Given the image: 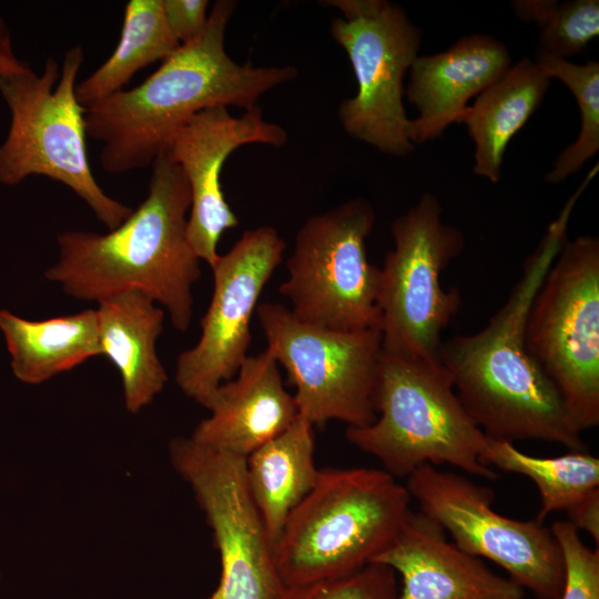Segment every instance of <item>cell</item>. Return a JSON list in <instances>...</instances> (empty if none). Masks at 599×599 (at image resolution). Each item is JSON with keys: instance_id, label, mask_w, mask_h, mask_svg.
I'll return each mask as SVG.
<instances>
[{"instance_id": "obj_1", "label": "cell", "mask_w": 599, "mask_h": 599, "mask_svg": "<svg viewBox=\"0 0 599 599\" xmlns=\"http://www.w3.org/2000/svg\"><path fill=\"white\" fill-rule=\"evenodd\" d=\"M581 194L578 189L548 226L504 305L479 332L443 342L439 361L468 415L486 436L512 443L536 439L587 450L582 432L559 392L526 346L532 300L561 245Z\"/></svg>"}, {"instance_id": "obj_2", "label": "cell", "mask_w": 599, "mask_h": 599, "mask_svg": "<svg viewBox=\"0 0 599 599\" xmlns=\"http://www.w3.org/2000/svg\"><path fill=\"white\" fill-rule=\"evenodd\" d=\"M236 8L216 1L202 33L182 44L140 85L84 108L87 135L102 143L100 162L110 173L152 165L172 136L199 112L217 106L253 109L270 90L297 75L291 65L236 63L224 35Z\"/></svg>"}, {"instance_id": "obj_3", "label": "cell", "mask_w": 599, "mask_h": 599, "mask_svg": "<svg viewBox=\"0 0 599 599\" xmlns=\"http://www.w3.org/2000/svg\"><path fill=\"white\" fill-rule=\"evenodd\" d=\"M151 166L143 202L106 234L61 233L58 262L44 275L68 295L97 303L141 291L167 311L174 328L185 332L193 315L192 287L201 277L186 236L190 186L166 153Z\"/></svg>"}, {"instance_id": "obj_4", "label": "cell", "mask_w": 599, "mask_h": 599, "mask_svg": "<svg viewBox=\"0 0 599 599\" xmlns=\"http://www.w3.org/2000/svg\"><path fill=\"white\" fill-rule=\"evenodd\" d=\"M83 60L81 47H72L61 71L50 57L38 75L14 57L11 43L0 48V90L11 112L10 130L0 146V183L16 185L29 175L50 177L70 187L113 230L132 209L110 197L90 167L85 109L75 98Z\"/></svg>"}, {"instance_id": "obj_5", "label": "cell", "mask_w": 599, "mask_h": 599, "mask_svg": "<svg viewBox=\"0 0 599 599\" xmlns=\"http://www.w3.org/2000/svg\"><path fill=\"white\" fill-rule=\"evenodd\" d=\"M405 485L383 469L322 468L275 545L283 586L351 575L396 535L410 508Z\"/></svg>"}, {"instance_id": "obj_6", "label": "cell", "mask_w": 599, "mask_h": 599, "mask_svg": "<svg viewBox=\"0 0 599 599\" xmlns=\"http://www.w3.org/2000/svg\"><path fill=\"white\" fill-rule=\"evenodd\" d=\"M376 419L347 427V440L375 457L394 478L423 464H447L494 480L480 456L487 436L463 406L440 361L383 351L375 388Z\"/></svg>"}, {"instance_id": "obj_7", "label": "cell", "mask_w": 599, "mask_h": 599, "mask_svg": "<svg viewBox=\"0 0 599 599\" xmlns=\"http://www.w3.org/2000/svg\"><path fill=\"white\" fill-rule=\"evenodd\" d=\"M525 339L578 428L598 426V237L566 238L532 300Z\"/></svg>"}, {"instance_id": "obj_8", "label": "cell", "mask_w": 599, "mask_h": 599, "mask_svg": "<svg viewBox=\"0 0 599 599\" xmlns=\"http://www.w3.org/2000/svg\"><path fill=\"white\" fill-rule=\"evenodd\" d=\"M435 195L424 193L390 226L394 248L379 268L382 348L403 356L439 361L441 335L458 312L457 288L441 285V273L461 254V232L441 220Z\"/></svg>"}, {"instance_id": "obj_9", "label": "cell", "mask_w": 599, "mask_h": 599, "mask_svg": "<svg viewBox=\"0 0 599 599\" xmlns=\"http://www.w3.org/2000/svg\"><path fill=\"white\" fill-rule=\"evenodd\" d=\"M374 223V209L364 199L305 221L278 287L295 317L337 331L379 329L380 272L366 251Z\"/></svg>"}, {"instance_id": "obj_10", "label": "cell", "mask_w": 599, "mask_h": 599, "mask_svg": "<svg viewBox=\"0 0 599 599\" xmlns=\"http://www.w3.org/2000/svg\"><path fill=\"white\" fill-rule=\"evenodd\" d=\"M273 354L295 387L298 415L323 425L363 427L376 419L375 388L382 355L378 328L337 331L305 323L278 303L255 309Z\"/></svg>"}, {"instance_id": "obj_11", "label": "cell", "mask_w": 599, "mask_h": 599, "mask_svg": "<svg viewBox=\"0 0 599 599\" xmlns=\"http://www.w3.org/2000/svg\"><path fill=\"white\" fill-rule=\"evenodd\" d=\"M324 3L343 14L332 20L331 33L346 51L357 81L356 94L338 108L344 130L388 155H409L415 145L408 139L403 81L418 57L419 29L386 0Z\"/></svg>"}, {"instance_id": "obj_12", "label": "cell", "mask_w": 599, "mask_h": 599, "mask_svg": "<svg viewBox=\"0 0 599 599\" xmlns=\"http://www.w3.org/2000/svg\"><path fill=\"white\" fill-rule=\"evenodd\" d=\"M407 491L464 551L501 567L537 599H559L562 552L550 528L493 509L494 493L454 471L423 464L406 477Z\"/></svg>"}, {"instance_id": "obj_13", "label": "cell", "mask_w": 599, "mask_h": 599, "mask_svg": "<svg viewBox=\"0 0 599 599\" xmlns=\"http://www.w3.org/2000/svg\"><path fill=\"white\" fill-rule=\"evenodd\" d=\"M170 456L204 511L220 552V581L207 599H274L284 586L248 489L245 458L192 437L173 439Z\"/></svg>"}, {"instance_id": "obj_14", "label": "cell", "mask_w": 599, "mask_h": 599, "mask_svg": "<svg viewBox=\"0 0 599 599\" xmlns=\"http://www.w3.org/2000/svg\"><path fill=\"white\" fill-rule=\"evenodd\" d=\"M285 242L267 225L245 231L211 267L214 288L201 318V336L176 362L175 382L203 407L247 357L251 318L264 286L281 264Z\"/></svg>"}, {"instance_id": "obj_15", "label": "cell", "mask_w": 599, "mask_h": 599, "mask_svg": "<svg viewBox=\"0 0 599 599\" xmlns=\"http://www.w3.org/2000/svg\"><path fill=\"white\" fill-rule=\"evenodd\" d=\"M286 140L285 130L266 121L258 106L240 116L224 106L205 109L172 136L165 153L182 170L191 192L187 241L197 258L210 267L219 258L217 244L224 231L240 223L221 185L226 159L245 144L280 148Z\"/></svg>"}, {"instance_id": "obj_16", "label": "cell", "mask_w": 599, "mask_h": 599, "mask_svg": "<svg viewBox=\"0 0 599 599\" xmlns=\"http://www.w3.org/2000/svg\"><path fill=\"white\" fill-rule=\"evenodd\" d=\"M370 562L402 578L397 599H522L524 589L449 541L446 531L410 509L388 546Z\"/></svg>"}, {"instance_id": "obj_17", "label": "cell", "mask_w": 599, "mask_h": 599, "mask_svg": "<svg viewBox=\"0 0 599 599\" xmlns=\"http://www.w3.org/2000/svg\"><path fill=\"white\" fill-rule=\"evenodd\" d=\"M510 67L507 47L483 33L463 37L443 52L417 57L406 89L408 101L418 111V116L409 120L410 142L415 145L439 138L458 122L468 101Z\"/></svg>"}, {"instance_id": "obj_18", "label": "cell", "mask_w": 599, "mask_h": 599, "mask_svg": "<svg viewBox=\"0 0 599 599\" xmlns=\"http://www.w3.org/2000/svg\"><path fill=\"white\" fill-rule=\"evenodd\" d=\"M209 410L210 417L199 423L191 437L243 458L287 429L298 416L278 363L267 348L247 356L235 379L219 386Z\"/></svg>"}, {"instance_id": "obj_19", "label": "cell", "mask_w": 599, "mask_h": 599, "mask_svg": "<svg viewBox=\"0 0 599 599\" xmlns=\"http://www.w3.org/2000/svg\"><path fill=\"white\" fill-rule=\"evenodd\" d=\"M101 355L116 367L130 413H138L163 389L167 374L158 353L164 312L141 291H126L98 302Z\"/></svg>"}, {"instance_id": "obj_20", "label": "cell", "mask_w": 599, "mask_h": 599, "mask_svg": "<svg viewBox=\"0 0 599 599\" xmlns=\"http://www.w3.org/2000/svg\"><path fill=\"white\" fill-rule=\"evenodd\" d=\"M549 80L534 60L522 58L467 106L458 122L467 125L475 143L477 175L499 181L505 151L540 106Z\"/></svg>"}, {"instance_id": "obj_21", "label": "cell", "mask_w": 599, "mask_h": 599, "mask_svg": "<svg viewBox=\"0 0 599 599\" xmlns=\"http://www.w3.org/2000/svg\"><path fill=\"white\" fill-rule=\"evenodd\" d=\"M314 450V425L298 415L245 458L248 489L274 548L288 516L318 478Z\"/></svg>"}, {"instance_id": "obj_22", "label": "cell", "mask_w": 599, "mask_h": 599, "mask_svg": "<svg viewBox=\"0 0 599 599\" xmlns=\"http://www.w3.org/2000/svg\"><path fill=\"white\" fill-rule=\"evenodd\" d=\"M0 329L12 357L13 374L40 384L101 355L95 309L29 321L0 309Z\"/></svg>"}, {"instance_id": "obj_23", "label": "cell", "mask_w": 599, "mask_h": 599, "mask_svg": "<svg viewBox=\"0 0 599 599\" xmlns=\"http://www.w3.org/2000/svg\"><path fill=\"white\" fill-rule=\"evenodd\" d=\"M180 47L165 22L161 0L129 1L118 45L104 63L77 83L78 102L87 108L123 90L139 70L163 62Z\"/></svg>"}, {"instance_id": "obj_24", "label": "cell", "mask_w": 599, "mask_h": 599, "mask_svg": "<svg viewBox=\"0 0 599 599\" xmlns=\"http://www.w3.org/2000/svg\"><path fill=\"white\" fill-rule=\"evenodd\" d=\"M480 460L493 469L522 475L534 481L540 497L535 519L540 522L555 511H566L599 488V458L587 450L536 457L520 451L510 441L487 436Z\"/></svg>"}, {"instance_id": "obj_25", "label": "cell", "mask_w": 599, "mask_h": 599, "mask_svg": "<svg viewBox=\"0 0 599 599\" xmlns=\"http://www.w3.org/2000/svg\"><path fill=\"white\" fill-rule=\"evenodd\" d=\"M534 61L549 79L566 84L580 112L577 139L562 150L546 175L547 182L558 183L578 172L599 150V64L595 61L577 64L538 51Z\"/></svg>"}, {"instance_id": "obj_26", "label": "cell", "mask_w": 599, "mask_h": 599, "mask_svg": "<svg viewBox=\"0 0 599 599\" xmlns=\"http://www.w3.org/2000/svg\"><path fill=\"white\" fill-rule=\"evenodd\" d=\"M516 17L539 27L538 52L566 59L599 34L598 0H516Z\"/></svg>"}, {"instance_id": "obj_27", "label": "cell", "mask_w": 599, "mask_h": 599, "mask_svg": "<svg viewBox=\"0 0 599 599\" xmlns=\"http://www.w3.org/2000/svg\"><path fill=\"white\" fill-rule=\"evenodd\" d=\"M397 595L395 571L369 562L344 577L284 586L274 599H397Z\"/></svg>"}, {"instance_id": "obj_28", "label": "cell", "mask_w": 599, "mask_h": 599, "mask_svg": "<svg viewBox=\"0 0 599 599\" xmlns=\"http://www.w3.org/2000/svg\"><path fill=\"white\" fill-rule=\"evenodd\" d=\"M562 552L565 578L559 599H599V549L583 544L568 520L550 526Z\"/></svg>"}, {"instance_id": "obj_29", "label": "cell", "mask_w": 599, "mask_h": 599, "mask_svg": "<svg viewBox=\"0 0 599 599\" xmlns=\"http://www.w3.org/2000/svg\"><path fill=\"white\" fill-rule=\"evenodd\" d=\"M165 22L180 42L185 44L197 38L207 21V0H161Z\"/></svg>"}, {"instance_id": "obj_30", "label": "cell", "mask_w": 599, "mask_h": 599, "mask_svg": "<svg viewBox=\"0 0 599 599\" xmlns=\"http://www.w3.org/2000/svg\"><path fill=\"white\" fill-rule=\"evenodd\" d=\"M568 521L578 530L587 531L599 544V488L593 489L566 510Z\"/></svg>"}]
</instances>
